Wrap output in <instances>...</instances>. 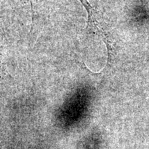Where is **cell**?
Listing matches in <instances>:
<instances>
[{"label": "cell", "instance_id": "cell-1", "mask_svg": "<svg viewBox=\"0 0 149 149\" xmlns=\"http://www.w3.org/2000/svg\"><path fill=\"white\" fill-rule=\"evenodd\" d=\"M84 8L88 13V28L91 31H96L102 36H105L103 29L100 23H99L97 17V12L94 8L91 6L88 0H79Z\"/></svg>", "mask_w": 149, "mask_h": 149}, {"label": "cell", "instance_id": "cell-2", "mask_svg": "<svg viewBox=\"0 0 149 149\" xmlns=\"http://www.w3.org/2000/svg\"><path fill=\"white\" fill-rule=\"evenodd\" d=\"M3 74H4V70H3V63H2V61H1V53H0V81L2 80L3 77Z\"/></svg>", "mask_w": 149, "mask_h": 149}, {"label": "cell", "instance_id": "cell-3", "mask_svg": "<svg viewBox=\"0 0 149 149\" xmlns=\"http://www.w3.org/2000/svg\"><path fill=\"white\" fill-rule=\"evenodd\" d=\"M29 1H30V2L31 3V7L33 8V0H29Z\"/></svg>", "mask_w": 149, "mask_h": 149}]
</instances>
